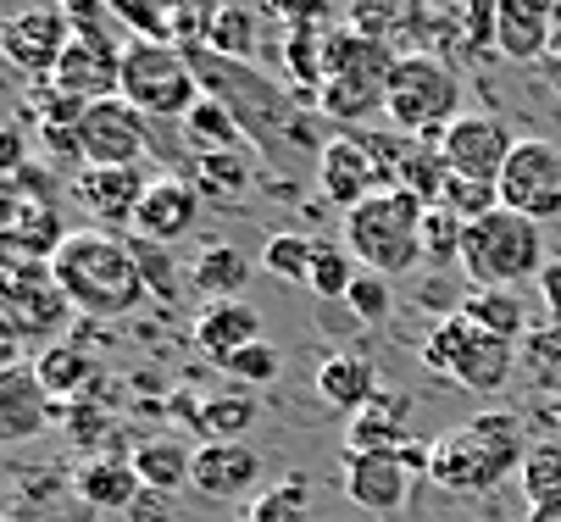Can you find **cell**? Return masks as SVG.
Wrapping results in <instances>:
<instances>
[{
	"mask_svg": "<svg viewBox=\"0 0 561 522\" xmlns=\"http://www.w3.org/2000/svg\"><path fill=\"white\" fill-rule=\"evenodd\" d=\"M50 267H56V283L72 301V312H84V317L117 323V317H128L145 301V278H139V262H134L128 240H117L106 229L72 234L56 251Z\"/></svg>",
	"mask_w": 561,
	"mask_h": 522,
	"instance_id": "1",
	"label": "cell"
},
{
	"mask_svg": "<svg viewBox=\"0 0 561 522\" xmlns=\"http://www.w3.org/2000/svg\"><path fill=\"white\" fill-rule=\"evenodd\" d=\"M528 433L512 411H478L434 439V484L450 495H490L528 462Z\"/></svg>",
	"mask_w": 561,
	"mask_h": 522,
	"instance_id": "2",
	"label": "cell"
},
{
	"mask_svg": "<svg viewBox=\"0 0 561 522\" xmlns=\"http://www.w3.org/2000/svg\"><path fill=\"white\" fill-rule=\"evenodd\" d=\"M423 217L428 206L407 189H378L367 195L356 211H345V245L351 256L378 272V278H394V272H412L423 262Z\"/></svg>",
	"mask_w": 561,
	"mask_h": 522,
	"instance_id": "3",
	"label": "cell"
},
{
	"mask_svg": "<svg viewBox=\"0 0 561 522\" xmlns=\"http://www.w3.org/2000/svg\"><path fill=\"white\" fill-rule=\"evenodd\" d=\"M383 117L394 123V134H407V139H439L456 117H467L456 67L428 56V50L394 56L389 90H383Z\"/></svg>",
	"mask_w": 561,
	"mask_h": 522,
	"instance_id": "4",
	"label": "cell"
},
{
	"mask_svg": "<svg viewBox=\"0 0 561 522\" xmlns=\"http://www.w3.org/2000/svg\"><path fill=\"white\" fill-rule=\"evenodd\" d=\"M461 272L472 289H512V283L545 272L539 222L512 211V206H495L490 217H478L467 229V245H461Z\"/></svg>",
	"mask_w": 561,
	"mask_h": 522,
	"instance_id": "5",
	"label": "cell"
},
{
	"mask_svg": "<svg viewBox=\"0 0 561 522\" xmlns=\"http://www.w3.org/2000/svg\"><path fill=\"white\" fill-rule=\"evenodd\" d=\"M423 367L450 379V384H461L467 395H495L517 372V345H506V339L484 334L478 323H467L461 312H450L423 339Z\"/></svg>",
	"mask_w": 561,
	"mask_h": 522,
	"instance_id": "6",
	"label": "cell"
},
{
	"mask_svg": "<svg viewBox=\"0 0 561 522\" xmlns=\"http://www.w3.org/2000/svg\"><path fill=\"white\" fill-rule=\"evenodd\" d=\"M117 95L128 106H139L150 123L156 117H179L184 123L206 90H201L195 61L179 56L168 39H128L123 45V90Z\"/></svg>",
	"mask_w": 561,
	"mask_h": 522,
	"instance_id": "7",
	"label": "cell"
},
{
	"mask_svg": "<svg viewBox=\"0 0 561 522\" xmlns=\"http://www.w3.org/2000/svg\"><path fill=\"white\" fill-rule=\"evenodd\" d=\"M7 334L12 339H34L39 350L45 345H56L61 339V328H67V317H72V301L61 294V283H56V267L50 262H7Z\"/></svg>",
	"mask_w": 561,
	"mask_h": 522,
	"instance_id": "8",
	"label": "cell"
},
{
	"mask_svg": "<svg viewBox=\"0 0 561 522\" xmlns=\"http://www.w3.org/2000/svg\"><path fill=\"white\" fill-rule=\"evenodd\" d=\"M72 34L78 28H72V18L56 7V0H39V7L7 18V28H0V50H7V61L18 72H28V79L45 84V79H56V67H61Z\"/></svg>",
	"mask_w": 561,
	"mask_h": 522,
	"instance_id": "9",
	"label": "cell"
},
{
	"mask_svg": "<svg viewBox=\"0 0 561 522\" xmlns=\"http://www.w3.org/2000/svg\"><path fill=\"white\" fill-rule=\"evenodd\" d=\"M78 144H84V167H139L150 151V117L123 95L95 101L78 123Z\"/></svg>",
	"mask_w": 561,
	"mask_h": 522,
	"instance_id": "10",
	"label": "cell"
},
{
	"mask_svg": "<svg viewBox=\"0 0 561 522\" xmlns=\"http://www.w3.org/2000/svg\"><path fill=\"white\" fill-rule=\"evenodd\" d=\"M501 206L550 222L561 217V144L550 139H517V151L501 173Z\"/></svg>",
	"mask_w": 561,
	"mask_h": 522,
	"instance_id": "11",
	"label": "cell"
},
{
	"mask_svg": "<svg viewBox=\"0 0 561 522\" xmlns=\"http://www.w3.org/2000/svg\"><path fill=\"white\" fill-rule=\"evenodd\" d=\"M439 151H445V167H450L456 178L501 184V173H506V162H512V151H517V139L506 134L501 117L467 112V117H456V123L439 134Z\"/></svg>",
	"mask_w": 561,
	"mask_h": 522,
	"instance_id": "12",
	"label": "cell"
},
{
	"mask_svg": "<svg viewBox=\"0 0 561 522\" xmlns=\"http://www.w3.org/2000/svg\"><path fill=\"white\" fill-rule=\"evenodd\" d=\"M50 84L67 90L72 101H84V106L112 101L123 90V50L106 39V28H78Z\"/></svg>",
	"mask_w": 561,
	"mask_h": 522,
	"instance_id": "13",
	"label": "cell"
},
{
	"mask_svg": "<svg viewBox=\"0 0 561 522\" xmlns=\"http://www.w3.org/2000/svg\"><path fill=\"white\" fill-rule=\"evenodd\" d=\"M67 195L90 211V222L101 229H134V217L150 195V178L139 167H78Z\"/></svg>",
	"mask_w": 561,
	"mask_h": 522,
	"instance_id": "14",
	"label": "cell"
},
{
	"mask_svg": "<svg viewBox=\"0 0 561 522\" xmlns=\"http://www.w3.org/2000/svg\"><path fill=\"white\" fill-rule=\"evenodd\" d=\"M317 184H323L329 206L356 211L367 195L383 189V173H378L362 134H340V139H323V151H317Z\"/></svg>",
	"mask_w": 561,
	"mask_h": 522,
	"instance_id": "15",
	"label": "cell"
},
{
	"mask_svg": "<svg viewBox=\"0 0 561 522\" xmlns=\"http://www.w3.org/2000/svg\"><path fill=\"white\" fill-rule=\"evenodd\" d=\"M412 473L394 451H345V500L373 511V517H394L412 500Z\"/></svg>",
	"mask_w": 561,
	"mask_h": 522,
	"instance_id": "16",
	"label": "cell"
},
{
	"mask_svg": "<svg viewBox=\"0 0 561 522\" xmlns=\"http://www.w3.org/2000/svg\"><path fill=\"white\" fill-rule=\"evenodd\" d=\"M195 217H201V189L179 173H162V178H150V195L134 217V234L156 245H179L195 229Z\"/></svg>",
	"mask_w": 561,
	"mask_h": 522,
	"instance_id": "17",
	"label": "cell"
},
{
	"mask_svg": "<svg viewBox=\"0 0 561 522\" xmlns=\"http://www.w3.org/2000/svg\"><path fill=\"white\" fill-rule=\"evenodd\" d=\"M61 417H67V406L45 395L34 367H7L0 372V439L7 444H23L28 433H39L45 422H61Z\"/></svg>",
	"mask_w": 561,
	"mask_h": 522,
	"instance_id": "18",
	"label": "cell"
},
{
	"mask_svg": "<svg viewBox=\"0 0 561 522\" xmlns=\"http://www.w3.org/2000/svg\"><path fill=\"white\" fill-rule=\"evenodd\" d=\"M262 478V456L245 439H206L195 451V495L206 500H239Z\"/></svg>",
	"mask_w": 561,
	"mask_h": 522,
	"instance_id": "19",
	"label": "cell"
},
{
	"mask_svg": "<svg viewBox=\"0 0 561 522\" xmlns=\"http://www.w3.org/2000/svg\"><path fill=\"white\" fill-rule=\"evenodd\" d=\"M561 0H495V50L512 61H534L550 50Z\"/></svg>",
	"mask_w": 561,
	"mask_h": 522,
	"instance_id": "20",
	"label": "cell"
},
{
	"mask_svg": "<svg viewBox=\"0 0 561 522\" xmlns=\"http://www.w3.org/2000/svg\"><path fill=\"white\" fill-rule=\"evenodd\" d=\"M72 234L61 229V211L50 200H18L7 206V251L18 262H56V251L67 245Z\"/></svg>",
	"mask_w": 561,
	"mask_h": 522,
	"instance_id": "21",
	"label": "cell"
},
{
	"mask_svg": "<svg viewBox=\"0 0 561 522\" xmlns=\"http://www.w3.org/2000/svg\"><path fill=\"white\" fill-rule=\"evenodd\" d=\"M256 339H267L262 334V312L251 306V301H211L201 317H195V345L222 367L228 356H239L245 345H256Z\"/></svg>",
	"mask_w": 561,
	"mask_h": 522,
	"instance_id": "22",
	"label": "cell"
},
{
	"mask_svg": "<svg viewBox=\"0 0 561 522\" xmlns=\"http://www.w3.org/2000/svg\"><path fill=\"white\" fill-rule=\"evenodd\" d=\"M72 495L90 511H128L145 495V484L134 473V456H90L72 473Z\"/></svg>",
	"mask_w": 561,
	"mask_h": 522,
	"instance_id": "23",
	"label": "cell"
},
{
	"mask_svg": "<svg viewBox=\"0 0 561 522\" xmlns=\"http://www.w3.org/2000/svg\"><path fill=\"white\" fill-rule=\"evenodd\" d=\"M317 395H323L334 411H362L378 395V367L362 350H334L323 367H317Z\"/></svg>",
	"mask_w": 561,
	"mask_h": 522,
	"instance_id": "24",
	"label": "cell"
},
{
	"mask_svg": "<svg viewBox=\"0 0 561 522\" xmlns=\"http://www.w3.org/2000/svg\"><path fill=\"white\" fill-rule=\"evenodd\" d=\"M407 422H412V395H389V390H378L373 406H362V411L351 417L345 451H400V444L412 439Z\"/></svg>",
	"mask_w": 561,
	"mask_h": 522,
	"instance_id": "25",
	"label": "cell"
},
{
	"mask_svg": "<svg viewBox=\"0 0 561 522\" xmlns=\"http://www.w3.org/2000/svg\"><path fill=\"white\" fill-rule=\"evenodd\" d=\"M28 367L39 372V384H45L50 401H78V395L95 384V372H101V361H95L84 345H78V339H56V345L34 350Z\"/></svg>",
	"mask_w": 561,
	"mask_h": 522,
	"instance_id": "26",
	"label": "cell"
},
{
	"mask_svg": "<svg viewBox=\"0 0 561 522\" xmlns=\"http://www.w3.org/2000/svg\"><path fill=\"white\" fill-rule=\"evenodd\" d=\"M456 312H461L467 323H478L484 334L506 339V345H523V339L534 334V323H528V306L517 301L512 289H467L461 301H456Z\"/></svg>",
	"mask_w": 561,
	"mask_h": 522,
	"instance_id": "27",
	"label": "cell"
},
{
	"mask_svg": "<svg viewBox=\"0 0 561 522\" xmlns=\"http://www.w3.org/2000/svg\"><path fill=\"white\" fill-rule=\"evenodd\" d=\"M256 272H251V256L239 251V245H206L195 262H190V289L206 294V306L211 301H239V289H245Z\"/></svg>",
	"mask_w": 561,
	"mask_h": 522,
	"instance_id": "28",
	"label": "cell"
},
{
	"mask_svg": "<svg viewBox=\"0 0 561 522\" xmlns=\"http://www.w3.org/2000/svg\"><path fill=\"white\" fill-rule=\"evenodd\" d=\"M134 473L156 495H179L184 484H195V451L184 439H145L134 444Z\"/></svg>",
	"mask_w": 561,
	"mask_h": 522,
	"instance_id": "29",
	"label": "cell"
},
{
	"mask_svg": "<svg viewBox=\"0 0 561 522\" xmlns=\"http://www.w3.org/2000/svg\"><path fill=\"white\" fill-rule=\"evenodd\" d=\"M523 489H528V517L534 522H561V444L545 439L523 462Z\"/></svg>",
	"mask_w": 561,
	"mask_h": 522,
	"instance_id": "30",
	"label": "cell"
},
{
	"mask_svg": "<svg viewBox=\"0 0 561 522\" xmlns=\"http://www.w3.org/2000/svg\"><path fill=\"white\" fill-rule=\"evenodd\" d=\"M201 50H211V56H222V61H245L251 50H256V18H251V7H211L206 12V23H201Z\"/></svg>",
	"mask_w": 561,
	"mask_h": 522,
	"instance_id": "31",
	"label": "cell"
},
{
	"mask_svg": "<svg viewBox=\"0 0 561 522\" xmlns=\"http://www.w3.org/2000/svg\"><path fill=\"white\" fill-rule=\"evenodd\" d=\"M445 184H450V167H445V151H439V139H417L412 151H407V162H400V173H394V189L417 195L423 206H439Z\"/></svg>",
	"mask_w": 561,
	"mask_h": 522,
	"instance_id": "32",
	"label": "cell"
},
{
	"mask_svg": "<svg viewBox=\"0 0 561 522\" xmlns=\"http://www.w3.org/2000/svg\"><path fill=\"white\" fill-rule=\"evenodd\" d=\"M356 278H362V262L351 256V245L317 240V262H311V278H306V289L317 301H351Z\"/></svg>",
	"mask_w": 561,
	"mask_h": 522,
	"instance_id": "33",
	"label": "cell"
},
{
	"mask_svg": "<svg viewBox=\"0 0 561 522\" xmlns=\"http://www.w3.org/2000/svg\"><path fill=\"white\" fill-rule=\"evenodd\" d=\"M184 134L195 144V156L201 151H239V139H245V128H239V117L217 101V95H201L195 112L184 117Z\"/></svg>",
	"mask_w": 561,
	"mask_h": 522,
	"instance_id": "34",
	"label": "cell"
},
{
	"mask_svg": "<svg viewBox=\"0 0 561 522\" xmlns=\"http://www.w3.org/2000/svg\"><path fill=\"white\" fill-rule=\"evenodd\" d=\"M517 367H523V379L545 395H561V323H545L534 328L523 345H517Z\"/></svg>",
	"mask_w": 561,
	"mask_h": 522,
	"instance_id": "35",
	"label": "cell"
},
{
	"mask_svg": "<svg viewBox=\"0 0 561 522\" xmlns=\"http://www.w3.org/2000/svg\"><path fill=\"white\" fill-rule=\"evenodd\" d=\"M256 417H262V406H256L251 390H228V395H217V401L201 406V422L195 428L206 439H245L256 428Z\"/></svg>",
	"mask_w": 561,
	"mask_h": 522,
	"instance_id": "36",
	"label": "cell"
},
{
	"mask_svg": "<svg viewBox=\"0 0 561 522\" xmlns=\"http://www.w3.org/2000/svg\"><path fill=\"white\" fill-rule=\"evenodd\" d=\"M311 262H317V240L300 234V229H278V234L262 245V267H267V278H278V283H306V278H311Z\"/></svg>",
	"mask_w": 561,
	"mask_h": 522,
	"instance_id": "37",
	"label": "cell"
},
{
	"mask_svg": "<svg viewBox=\"0 0 561 522\" xmlns=\"http://www.w3.org/2000/svg\"><path fill=\"white\" fill-rule=\"evenodd\" d=\"M245 522H317V517H311V478H306V473L278 478L267 495L251 500V517H245Z\"/></svg>",
	"mask_w": 561,
	"mask_h": 522,
	"instance_id": "38",
	"label": "cell"
},
{
	"mask_svg": "<svg viewBox=\"0 0 561 522\" xmlns=\"http://www.w3.org/2000/svg\"><path fill=\"white\" fill-rule=\"evenodd\" d=\"M251 184V162H245V151H201L195 156V189H206V195H239Z\"/></svg>",
	"mask_w": 561,
	"mask_h": 522,
	"instance_id": "39",
	"label": "cell"
},
{
	"mask_svg": "<svg viewBox=\"0 0 561 522\" xmlns=\"http://www.w3.org/2000/svg\"><path fill=\"white\" fill-rule=\"evenodd\" d=\"M128 251L139 262L145 294H156V301H179V262H173V251L156 245V240H139V234H128Z\"/></svg>",
	"mask_w": 561,
	"mask_h": 522,
	"instance_id": "40",
	"label": "cell"
},
{
	"mask_svg": "<svg viewBox=\"0 0 561 522\" xmlns=\"http://www.w3.org/2000/svg\"><path fill=\"white\" fill-rule=\"evenodd\" d=\"M461 245H467V222L450 217L445 206H428V217H423V262L450 267V262H461Z\"/></svg>",
	"mask_w": 561,
	"mask_h": 522,
	"instance_id": "41",
	"label": "cell"
},
{
	"mask_svg": "<svg viewBox=\"0 0 561 522\" xmlns=\"http://www.w3.org/2000/svg\"><path fill=\"white\" fill-rule=\"evenodd\" d=\"M439 206H445L450 217H461L467 229H472L478 217H490V211L501 206V184H478V178H456V173H450V184H445Z\"/></svg>",
	"mask_w": 561,
	"mask_h": 522,
	"instance_id": "42",
	"label": "cell"
},
{
	"mask_svg": "<svg viewBox=\"0 0 561 522\" xmlns=\"http://www.w3.org/2000/svg\"><path fill=\"white\" fill-rule=\"evenodd\" d=\"M278 345L273 339H256V345H245V350H239V356H228L222 361V372H228V379L239 384V390H251V384H273L278 379Z\"/></svg>",
	"mask_w": 561,
	"mask_h": 522,
	"instance_id": "43",
	"label": "cell"
},
{
	"mask_svg": "<svg viewBox=\"0 0 561 522\" xmlns=\"http://www.w3.org/2000/svg\"><path fill=\"white\" fill-rule=\"evenodd\" d=\"M345 306L356 312V323H383L389 306H394V289H389V278H378V272L362 267V278H356V289H351Z\"/></svg>",
	"mask_w": 561,
	"mask_h": 522,
	"instance_id": "44",
	"label": "cell"
},
{
	"mask_svg": "<svg viewBox=\"0 0 561 522\" xmlns=\"http://www.w3.org/2000/svg\"><path fill=\"white\" fill-rule=\"evenodd\" d=\"M61 428H67V439L78 444V451H95V444H101V433H106V417H101V411H90L84 401H78V406H67Z\"/></svg>",
	"mask_w": 561,
	"mask_h": 522,
	"instance_id": "45",
	"label": "cell"
},
{
	"mask_svg": "<svg viewBox=\"0 0 561 522\" xmlns=\"http://www.w3.org/2000/svg\"><path fill=\"white\" fill-rule=\"evenodd\" d=\"M168 517H173V500L156 495V489H145V495L128 506V522H168Z\"/></svg>",
	"mask_w": 561,
	"mask_h": 522,
	"instance_id": "46",
	"label": "cell"
},
{
	"mask_svg": "<svg viewBox=\"0 0 561 522\" xmlns=\"http://www.w3.org/2000/svg\"><path fill=\"white\" fill-rule=\"evenodd\" d=\"M539 301H545L550 323H561V262H545V272H539Z\"/></svg>",
	"mask_w": 561,
	"mask_h": 522,
	"instance_id": "47",
	"label": "cell"
},
{
	"mask_svg": "<svg viewBox=\"0 0 561 522\" xmlns=\"http://www.w3.org/2000/svg\"><path fill=\"white\" fill-rule=\"evenodd\" d=\"M56 7H61V12H78V18H84L78 28H101V18H106V7H101V0H56Z\"/></svg>",
	"mask_w": 561,
	"mask_h": 522,
	"instance_id": "48",
	"label": "cell"
},
{
	"mask_svg": "<svg viewBox=\"0 0 561 522\" xmlns=\"http://www.w3.org/2000/svg\"><path fill=\"white\" fill-rule=\"evenodd\" d=\"M550 50L561 56V7H556V28H550Z\"/></svg>",
	"mask_w": 561,
	"mask_h": 522,
	"instance_id": "49",
	"label": "cell"
}]
</instances>
